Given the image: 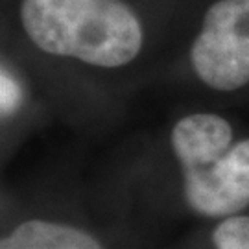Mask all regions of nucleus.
<instances>
[{
  "mask_svg": "<svg viewBox=\"0 0 249 249\" xmlns=\"http://www.w3.org/2000/svg\"><path fill=\"white\" fill-rule=\"evenodd\" d=\"M197 78L222 92L249 83V0H216L190 50Z\"/></svg>",
  "mask_w": 249,
  "mask_h": 249,
  "instance_id": "f03ea898",
  "label": "nucleus"
},
{
  "mask_svg": "<svg viewBox=\"0 0 249 249\" xmlns=\"http://www.w3.org/2000/svg\"><path fill=\"white\" fill-rule=\"evenodd\" d=\"M2 94H0V100H2V115L6 116L9 113H13L18 107L20 100H22V90H20V85L17 83V80L8 74L6 71H2Z\"/></svg>",
  "mask_w": 249,
  "mask_h": 249,
  "instance_id": "0eeeda50",
  "label": "nucleus"
},
{
  "mask_svg": "<svg viewBox=\"0 0 249 249\" xmlns=\"http://www.w3.org/2000/svg\"><path fill=\"white\" fill-rule=\"evenodd\" d=\"M20 22L43 52L102 69L131 63L144 30L124 0H22Z\"/></svg>",
  "mask_w": 249,
  "mask_h": 249,
  "instance_id": "f257e3e1",
  "label": "nucleus"
},
{
  "mask_svg": "<svg viewBox=\"0 0 249 249\" xmlns=\"http://www.w3.org/2000/svg\"><path fill=\"white\" fill-rule=\"evenodd\" d=\"M188 205L203 216H229L249 205V139L211 166L183 170Z\"/></svg>",
  "mask_w": 249,
  "mask_h": 249,
  "instance_id": "7ed1b4c3",
  "label": "nucleus"
},
{
  "mask_svg": "<svg viewBox=\"0 0 249 249\" xmlns=\"http://www.w3.org/2000/svg\"><path fill=\"white\" fill-rule=\"evenodd\" d=\"M218 249H249V216H232L222 222L213 234Z\"/></svg>",
  "mask_w": 249,
  "mask_h": 249,
  "instance_id": "423d86ee",
  "label": "nucleus"
},
{
  "mask_svg": "<svg viewBox=\"0 0 249 249\" xmlns=\"http://www.w3.org/2000/svg\"><path fill=\"white\" fill-rule=\"evenodd\" d=\"M231 141V124L211 113L188 115L172 129V148L181 162V170L211 166L229 151Z\"/></svg>",
  "mask_w": 249,
  "mask_h": 249,
  "instance_id": "20e7f679",
  "label": "nucleus"
},
{
  "mask_svg": "<svg viewBox=\"0 0 249 249\" xmlns=\"http://www.w3.org/2000/svg\"><path fill=\"white\" fill-rule=\"evenodd\" d=\"M0 249H102V246L76 227L32 220L6 236Z\"/></svg>",
  "mask_w": 249,
  "mask_h": 249,
  "instance_id": "39448f33",
  "label": "nucleus"
}]
</instances>
